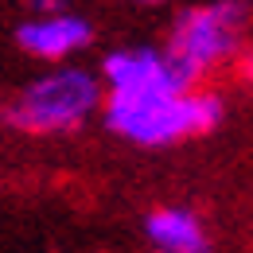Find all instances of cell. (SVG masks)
Instances as JSON below:
<instances>
[{"label": "cell", "mask_w": 253, "mask_h": 253, "mask_svg": "<svg viewBox=\"0 0 253 253\" xmlns=\"http://www.w3.org/2000/svg\"><path fill=\"white\" fill-rule=\"evenodd\" d=\"M101 117H105V128L128 144L164 148V144H179L218 128L222 97L171 74L132 90H105Z\"/></svg>", "instance_id": "cell-1"}, {"label": "cell", "mask_w": 253, "mask_h": 253, "mask_svg": "<svg viewBox=\"0 0 253 253\" xmlns=\"http://www.w3.org/2000/svg\"><path fill=\"white\" fill-rule=\"evenodd\" d=\"M97 109H105L101 78L86 66H51L39 78L24 82V90L4 109V121L28 136H63L82 128Z\"/></svg>", "instance_id": "cell-2"}, {"label": "cell", "mask_w": 253, "mask_h": 253, "mask_svg": "<svg viewBox=\"0 0 253 253\" xmlns=\"http://www.w3.org/2000/svg\"><path fill=\"white\" fill-rule=\"evenodd\" d=\"M250 32V8L246 0H203L183 8L171 20L168 32V55L171 63L183 70V78H191L199 86L203 74L226 66L246 43Z\"/></svg>", "instance_id": "cell-3"}, {"label": "cell", "mask_w": 253, "mask_h": 253, "mask_svg": "<svg viewBox=\"0 0 253 253\" xmlns=\"http://www.w3.org/2000/svg\"><path fill=\"white\" fill-rule=\"evenodd\" d=\"M90 39H94L90 20L63 8L59 0H35V12L16 24V47L39 63H63L86 51Z\"/></svg>", "instance_id": "cell-4"}, {"label": "cell", "mask_w": 253, "mask_h": 253, "mask_svg": "<svg viewBox=\"0 0 253 253\" xmlns=\"http://www.w3.org/2000/svg\"><path fill=\"white\" fill-rule=\"evenodd\" d=\"M171 74L183 78V70L171 63V55H168V51H156V47H117V51H109L105 63H101V82H105L109 90L148 86V82L171 78Z\"/></svg>", "instance_id": "cell-5"}, {"label": "cell", "mask_w": 253, "mask_h": 253, "mask_svg": "<svg viewBox=\"0 0 253 253\" xmlns=\"http://www.w3.org/2000/svg\"><path fill=\"white\" fill-rule=\"evenodd\" d=\"M144 238L152 253H207L211 238L203 218L187 207H156L144 218Z\"/></svg>", "instance_id": "cell-6"}, {"label": "cell", "mask_w": 253, "mask_h": 253, "mask_svg": "<svg viewBox=\"0 0 253 253\" xmlns=\"http://www.w3.org/2000/svg\"><path fill=\"white\" fill-rule=\"evenodd\" d=\"M132 4H140V8H156V4H168V0H132Z\"/></svg>", "instance_id": "cell-7"}, {"label": "cell", "mask_w": 253, "mask_h": 253, "mask_svg": "<svg viewBox=\"0 0 253 253\" xmlns=\"http://www.w3.org/2000/svg\"><path fill=\"white\" fill-rule=\"evenodd\" d=\"M250 82H253V59H250Z\"/></svg>", "instance_id": "cell-8"}]
</instances>
